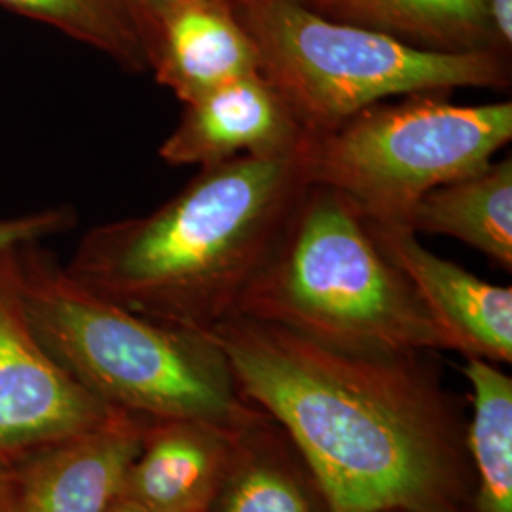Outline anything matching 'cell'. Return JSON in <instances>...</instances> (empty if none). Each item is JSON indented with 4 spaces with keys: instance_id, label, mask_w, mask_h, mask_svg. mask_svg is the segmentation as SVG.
I'll use <instances>...</instances> for the list:
<instances>
[{
    "instance_id": "5b68a950",
    "label": "cell",
    "mask_w": 512,
    "mask_h": 512,
    "mask_svg": "<svg viewBox=\"0 0 512 512\" xmlns=\"http://www.w3.org/2000/svg\"><path fill=\"white\" fill-rule=\"evenodd\" d=\"M230 4L255 42L260 73L308 135L332 131L391 97L511 88V61L501 52L427 50L293 0Z\"/></svg>"
},
{
    "instance_id": "ba28073f",
    "label": "cell",
    "mask_w": 512,
    "mask_h": 512,
    "mask_svg": "<svg viewBox=\"0 0 512 512\" xmlns=\"http://www.w3.org/2000/svg\"><path fill=\"white\" fill-rule=\"evenodd\" d=\"M366 226L410 281L450 351L490 363H511V287L484 281L456 262L431 253L418 234L403 224L366 220Z\"/></svg>"
},
{
    "instance_id": "6da1fadb",
    "label": "cell",
    "mask_w": 512,
    "mask_h": 512,
    "mask_svg": "<svg viewBox=\"0 0 512 512\" xmlns=\"http://www.w3.org/2000/svg\"><path fill=\"white\" fill-rule=\"evenodd\" d=\"M205 334L243 399L294 440L330 512L473 509L465 406L427 353H349L243 315Z\"/></svg>"
},
{
    "instance_id": "277c9868",
    "label": "cell",
    "mask_w": 512,
    "mask_h": 512,
    "mask_svg": "<svg viewBox=\"0 0 512 512\" xmlns=\"http://www.w3.org/2000/svg\"><path fill=\"white\" fill-rule=\"evenodd\" d=\"M236 315L363 355L450 351L403 272L338 192L308 184Z\"/></svg>"
},
{
    "instance_id": "2e32d148",
    "label": "cell",
    "mask_w": 512,
    "mask_h": 512,
    "mask_svg": "<svg viewBox=\"0 0 512 512\" xmlns=\"http://www.w3.org/2000/svg\"><path fill=\"white\" fill-rule=\"evenodd\" d=\"M357 25L427 50L505 54L497 46L486 0H357Z\"/></svg>"
},
{
    "instance_id": "3957f363",
    "label": "cell",
    "mask_w": 512,
    "mask_h": 512,
    "mask_svg": "<svg viewBox=\"0 0 512 512\" xmlns=\"http://www.w3.org/2000/svg\"><path fill=\"white\" fill-rule=\"evenodd\" d=\"M12 266L38 340L112 410L147 421L234 423L249 408L205 332L165 325L92 293L35 243L16 245Z\"/></svg>"
},
{
    "instance_id": "44dd1931",
    "label": "cell",
    "mask_w": 512,
    "mask_h": 512,
    "mask_svg": "<svg viewBox=\"0 0 512 512\" xmlns=\"http://www.w3.org/2000/svg\"><path fill=\"white\" fill-rule=\"evenodd\" d=\"M0 512H21L16 469L0 467Z\"/></svg>"
},
{
    "instance_id": "52a82bcc",
    "label": "cell",
    "mask_w": 512,
    "mask_h": 512,
    "mask_svg": "<svg viewBox=\"0 0 512 512\" xmlns=\"http://www.w3.org/2000/svg\"><path fill=\"white\" fill-rule=\"evenodd\" d=\"M12 249L0 253V467L14 471L124 412L97 399L38 340L19 300Z\"/></svg>"
},
{
    "instance_id": "7402d4cb",
    "label": "cell",
    "mask_w": 512,
    "mask_h": 512,
    "mask_svg": "<svg viewBox=\"0 0 512 512\" xmlns=\"http://www.w3.org/2000/svg\"><path fill=\"white\" fill-rule=\"evenodd\" d=\"M181 2H186V0H131V4L135 6V10H137V14L141 18L143 29H145V23H147L148 19L154 18L156 14L164 12V10L175 6V4H181ZM228 2H232V0H228Z\"/></svg>"
},
{
    "instance_id": "e0dca14e",
    "label": "cell",
    "mask_w": 512,
    "mask_h": 512,
    "mask_svg": "<svg viewBox=\"0 0 512 512\" xmlns=\"http://www.w3.org/2000/svg\"><path fill=\"white\" fill-rule=\"evenodd\" d=\"M21 16L109 55L129 73H147V37L131 0H0Z\"/></svg>"
},
{
    "instance_id": "8992f818",
    "label": "cell",
    "mask_w": 512,
    "mask_h": 512,
    "mask_svg": "<svg viewBox=\"0 0 512 512\" xmlns=\"http://www.w3.org/2000/svg\"><path fill=\"white\" fill-rule=\"evenodd\" d=\"M448 95H406L308 135L298 152L306 183L342 194L370 222L406 226L427 192L484 169L511 143V101L456 105Z\"/></svg>"
},
{
    "instance_id": "ffe728a7",
    "label": "cell",
    "mask_w": 512,
    "mask_h": 512,
    "mask_svg": "<svg viewBox=\"0 0 512 512\" xmlns=\"http://www.w3.org/2000/svg\"><path fill=\"white\" fill-rule=\"evenodd\" d=\"M325 18L357 25V0H293Z\"/></svg>"
},
{
    "instance_id": "603a6c76",
    "label": "cell",
    "mask_w": 512,
    "mask_h": 512,
    "mask_svg": "<svg viewBox=\"0 0 512 512\" xmlns=\"http://www.w3.org/2000/svg\"><path fill=\"white\" fill-rule=\"evenodd\" d=\"M105 512H148L145 507H141L139 503H135V501H131L128 497H124V495H116L114 499H112V503L109 505V509Z\"/></svg>"
},
{
    "instance_id": "7c38bea8",
    "label": "cell",
    "mask_w": 512,
    "mask_h": 512,
    "mask_svg": "<svg viewBox=\"0 0 512 512\" xmlns=\"http://www.w3.org/2000/svg\"><path fill=\"white\" fill-rule=\"evenodd\" d=\"M147 420L120 414L16 469L21 512H105L139 454Z\"/></svg>"
},
{
    "instance_id": "9a60e30c",
    "label": "cell",
    "mask_w": 512,
    "mask_h": 512,
    "mask_svg": "<svg viewBox=\"0 0 512 512\" xmlns=\"http://www.w3.org/2000/svg\"><path fill=\"white\" fill-rule=\"evenodd\" d=\"M473 391L467 452L475 473L473 512H512V380L495 363L465 357Z\"/></svg>"
},
{
    "instance_id": "ac0fdd59",
    "label": "cell",
    "mask_w": 512,
    "mask_h": 512,
    "mask_svg": "<svg viewBox=\"0 0 512 512\" xmlns=\"http://www.w3.org/2000/svg\"><path fill=\"white\" fill-rule=\"evenodd\" d=\"M73 222L74 215L69 209H48L18 219L0 220V253L10 247L35 243L37 239L63 232Z\"/></svg>"
},
{
    "instance_id": "8fae6325",
    "label": "cell",
    "mask_w": 512,
    "mask_h": 512,
    "mask_svg": "<svg viewBox=\"0 0 512 512\" xmlns=\"http://www.w3.org/2000/svg\"><path fill=\"white\" fill-rule=\"evenodd\" d=\"M236 421H147L120 495L148 512H209L232 456Z\"/></svg>"
},
{
    "instance_id": "7a4b0ae2",
    "label": "cell",
    "mask_w": 512,
    "mask_h": 512,
    "mask_svg": "<svg viewBox=\"0 0 512 512\" xmlns=\"http://www.w3.org/2000/svg\"><path fill=\"white\" fill-rule=\"evenodd\" d=\"M306 186L298 154L200 167L152 213L95 226L65 272L126 310L205 332L236 315Z\"/></svg>"
},
{
    "instance_id": "30bf717a",
    "label": "cell",
    "mask_w": 512,
    "mask_h": 512,
    "mask_svg": "<svg viewBox=\"0 0 512 512\" xmlns=\"http://www.w3.org/2000/svg\"><path fill=\"white\" fill-rule=\"evenodd\" d=\"M148 63L181 101L260 73L258 50L228 0H186L145 23Z\"/></svg>"
},
{
    "instance_id": "d6986e66",
    "label": "cell",
    "mask_w": 512,
    "mask_h": 512,
    "mask_svg": "<svg viewBox=\"0 0 512 512\" xmlns=\"http://www.w3.org/2000/svg\"><path fill=\"white\" fill-rule=\"evenodd\" d=\"M486 8H488L497 46L505 54H511L512 0H486Z\"/></svg>"
},
{
    "instance_id": "5bb4252c",
    "label": "cell",
    "mask_w": 512,
    "mask_h": 512,
    "mask_svg": "<svg viewBox=\"0 0 512 512\" xmlns=\"http://www.w3.org/2000/svg\"><path fill=\"white\" fill-rule=\"evenodd\" d=\"M406 228L463 241L511 272V158L427 192L410 211Z\"/></svg>"
},
{
    "instance_id": "cb8c5ba5",
    "label": "cell",
    "mask_w": 512,
    "mask_h": 512,
    "mask_svg": "<svg viewBox=\"0 0 512 512\" xmlns=\"http://www.w3.org/2000/svg\"><path fill=\"white\" fill-rule=\"evenodd\" d=\"M384 512H418V511H404V509H393V511ZM452 512H473V509H465V511H452Z\"/></svg>"
},
{
    "instance_id": "4fadbf2b",
    "label": "cell",
    "mask_w": 512,
    "mask_h": 512,
    "mask_svg": "<svg viewBox=\"0 0 512 512\" xmlns=\"http://www.w3.org/2000/svg\"><path fill=\"white\" fill-rule=\"evenodd\" d=\"M209 512H330L329 499L289 433L249 404Z\"/></svg>"
},
{
    "instance_id": "9c48e42d",
    "label": "cell",
    "mask_w": 512,
    "mask_h": 512,
    "mask_svg": "<svg viewBox=\"0 0 512 512\" xmlns=\"http://www.w3.org/2000/svg\"><path fill=\"white\" fill-rule=\"evenodd\" d=\"M306 137L287 101L255 73L184 103L160 158L175 167H209L239 156L298 154Z\"/></svg>"
}]
</instances>
